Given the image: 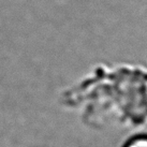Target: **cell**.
Returning a JSON list of instances; mask_svg holds the SVG:
<instances>
[{
  "label": "cell",
  "instance_id": "cell-1",
  "mask_svg": "<svg viewBox=\"0 0 147 147\" xmlns=\"http://www.w3.org/2000/svg\"><path fill=\"white\" fill-rule=\"evenodd\" d=\"M123 147H147V135H139L128 141Z\"/></svg>",
  "mask_w": 147,
  "mask_h": 147
}]
</instances>
